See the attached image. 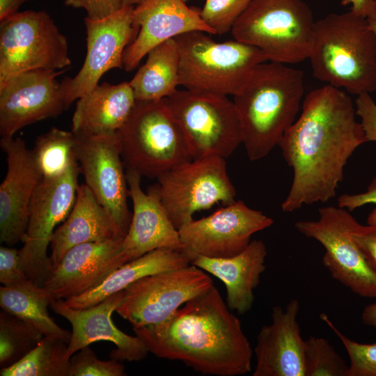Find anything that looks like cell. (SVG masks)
<instances>
[{
  "label": "cell",
  "instance_id": "ba28073f",
  "mask_svg": "<svg viewBox=\"0 0 376 376\" xmlns=\"http://www.w3.org/2000/svg\"><path fill=\"white\" fill-rule=\"evenodd\" d=\"M0 22V84L23 72L71 65L67 39L47 12H17Z\"/></svg>",
  "mask_w": 376,
  "mask_h": 376
},
{
  "label": "cell",
  "instance_id": "836d02e7",
  "mask_svg": "<svg viewBox=\"0 0 376 376\" xmlns=\"http://www.w3.org/2000/svg\"><path fill=\"white\" fill-rule=\"evenodd\" d=\"M320 317L338 338L347 353V376H376V343L354 341L339 331L325 313H321Z\"/></svg>",
  "mask_w": 376,
  "mask_h": 376
},
{
  "label": "cell",
  "instance_id": "4fadbf2b",
  "mask_svg": "<svg viewBox=\"0 0 376 376\" xmlns=\"http://www.w3.org/2000/svg\"><path fill=\"white\" fill-rule=\"evenodd\" d=\"M212 285L209 275L192 265L161 272L144 276L123 290L116 311L133 329L159 324Z\"/></svg>",
  "mask_w": 376,
  "mask_h": 376
},
{
  "label": "cell",
  "instance_id": "5bb4252c",
  "mask_svg": "<svg viewBox=\"0 0 376 376\" xmlns=\"http://www.w3.org/2000/svg\"><path fill=\"white\" fill-rule=\"evenodd\" d=\"M76 136L77 161L85 184L125 237L132 213L128 208L129 187L118 132Z\"/></svg>",
  "mask_w": 376,
  "mask_h": 376
},
{
  "label": "cell",
  "instance_id": "30bf717a",
  "mask_svg": "<svg viewBox=\"0 0 376 376\" xmlns=\"http://www.w3.org/2000/svg\"><path fill=\"white\" fill-rule=\"evenodd\" d=\"M155 186L160 201L174 226L179 230L193 220L195 212L216 203L235 201L225 158L192 159L164 173Z\"/></svg>",
  "mask_w": 376,
  "mask_h": 376
},
{
  "label": "cell",
  "instance_id": "b9f144b4",
  "mask_svg": "<svg viewBox=\"0 0 376 376\" xmlns=\"http://www.w3.org/2000/svg\"><path fill=\"white\" fill-rule=\"evenodd\" d=\"M343 6L351 4L353 13L365 18H369L376 14L375 0H341Z\"/></svg>",
  "mask_w": 376,
  "mask_h": 376
},
{
  "label": "cell",
  "instance_id": "7402d4cb",
  "mask_svg": "<svg viewBox=\"0 0 376 376\" xmlns=\"http://www.w3.org/2000/svg\"><path fill=\"white\" fill-rule=\"evenodd\" d=\"M126 174L133 205L130 228L121 244L126 263L160 248L184 250L178 230L169 219L155 186L145 193L141 187V176L131 170H126Z\"/></svg>",
  "mask_w": 376,
  "mask_h": 376
},
{
  "label": "cell",
  "instance_id": "8d00e7d4",
  "mask_svg": "<svg viewBox=\"0 0 376 376\" xmlns=\"http://www.w3.org/2000/svg\"><path fill=\"white\" fill-rule=\"evenodd\" d=\"M29 280L20 265L19 250L1 246L0 282L3 286L13 287Z\"/></svg>",
  "mask_w": 376,
  "mask_h": 376
},
{
  "label": "cell",
  "instance_id": "60d3db41",
  "mask_svg": "<svg viewBox=\"0 0 376 376\" xmlns=\"http://www.w3.org/2000/svg\"><path fill=\"white\" fill-rule=\"evenodd\" d=\"M338 206L350 212L368 204H376V177L367 187L365 192L349 194H343L337 199Z\"/></svg>",
  "mask_w": 376,
  "mask_h": 376
},
{
  "label": "cell",
  "instance_id": "4316f807",
  "mask_svg": "<svg viewBox=\"0 0 376 376\" xmlns=\"http://www.w3.org/2000/svg\"><path fill=\"white\" fill-rule=\"evenodd\" d=\"M191 265L185 250L160 248L129 261L111 273L100 285L67 299L65 303L75 308L92 306L109 296L125 290L137 280L164 271Z\"/></svg>",
  "mask_w": 376,
  "mask_h": 376
},
{
  "label": "cell",
  "instance_id": "9a60e30c",
  "mask_svg": "<svg viewBox=\"0 0 376 376\" xmlns=\"http://www.w3.org/2000/svg\"><path fill=\"white\" fill-rule=\"evenodd\" d=\"M134 7L123 6L100 19H84L86 55L84 63L75 77H65L60 82L66 109L75 100L97 86L105 72L113 68H123L125 50L139 31L133 26Z\"/></svg>",
  "mask_w": 376,
  "mask_h": 376
},
{
  "label": "cell",
  "instance_id": "8992f818",
  "mask_svg": "<svg viewBox=\"0 0 376 376\" xmlns=\"http://www.w3.org/2000/svg\"><path fill=\"white\" fill-rule=\"evenodd\" d=\"M118 134L126 169L141 176L157 178L193 159L185 136L165 98L136 101Z\"/></svg>",
  "mask_w": 376,
  "mask_h": 376
},
{
  "label": "cell",
  "instance_id": "7a4b0ae2",
  "mask_svg": "<svg viewBox=\"0 0 376 376\" xmlns=\"http://www.w3.org/2000/svg\"><path fill=\"white\" fill-rule=\"evenodd\" d=\"M133 330L149 352L203 375L237 376L251 370V344L214 285L166 320Z\"/></svg>",
  "mask_w": 376,
  "mask_h": 376
},
{
  "label": "cell",
  "instance_id": "6da1fadb",
  "mask_svg": "<svg viewBox=\"0 0 376 376\" xmlns=\"http://www.w3.org/2000/svg\"><path fill=\"white\" fill-rule=\"evenodd\" d=\"M356 115L351 97L342 89L327 84L306 95L300 116L278 145L293 172L281 205L283 212L326 203L336 196L349 158L368 142Z\"/></svg>",
  "mask_w": 376,
  "mask_h": 376
},
{
  "label": "cell",
  "instance_id": "f6af8a7d",
  "mask_svg": "<svg viewBox=\"0 0 376 376\" xmlns=\"http://www.w3.org/2000/svg\"><path fill=\"white\" fill-rule=\"evenodd\" d=\"M366 221L368 225L376 226V207L369 213Z\"/></svg>",
  "mask_w": 376,
  "mask_h": 376
},
{
  "label": "cell",
  "instance_id": "ab89813d",
  "mask_svg": "<svg viewBox=\"0 0 376 376\" xmlns=\"http://www.w3.org/2000/svg\"><path fill=\"white\" fill-rule=\"evenodd\" d=\"M355 109L357 115L361 118L367 141H376V103L369 93L357 95Z\"/></svg>",
  "mask_w": 376,
  "mask_h": 376
},
{
  "label": "cell",
  "instance_id": "f35d334b",
  "mask_svg": "<svg viewBox=\"0 0 376 376\" xmlns=\"http://www.w3.org/2000/svg\"><path fill=\"white\" fill-rule=\"evenodd\" d=\"M66 6L84 9L86 17L91 19L104 18L120 10L123 0H64Z\"/></svg>",
  "mask_w": 376,
  "mask_h": 376
},
{
  "label": "cell",
  "instance_id": "d6a6232c",
  "mask_svg": "<svg viewBox=\"0 0 376 376\" xmlns=\"http://www.w3.org/2000/svg\"><path fill=\"white\" fill-rule=\"evenodd\" d=\"M348 368L327 339L310 336L304 340V376H347Z\"/></svg>",
  "mask_w": 376,
  "mask_h": 376
},
{
  "label": "cell",
  "instance_id": "cb8c5ba5",
  "mask_svg": "<svg viewBox=\"0 0 376 376\" xmlns=\"http://www.w3.org/2000/svg\"><path fill=\"white\" fill-rule=\"evenodd\" d=\"M186 252L191 265L223 282L226 291V303L231 311L242 315L251 308L253 290L266 269L267 251L263 240L251 241L243 251L229 258H209Z\"/></svg>",
  "mask_w": 376,
  "mask_h": 376
},
{
  "label": "cell",
  "instance_id": "e0dca14e",
  "mask_svg": "<svg viewBox=\"0 0 376 376\" xmlns=\"http://www.w3.org/2000/svg\"><path fill=\"white\" fill-rule=\"evenodd\" d=\"M63 70H34L0 84V134L13 136L20 129L61 114L65 106L56 77Z\"/></svg>",
  "mask_w": 376,
  "mask_h": 376
},
{
  "label": "cell",
  "instance_id": "4dcf8cb0",
  "mask_svg": "<svg viewBox=\"0 0 376 376\" xmlns=\"http://www.w3.org/2000/svg\"><path fill=\"white\" fill-rule=\"evenodd\" d=\"M43 179L65 174L77 161V140L72 131L52 127L38 136L31 150Z\"/></svg>",
  "mask_w": 376,
  "mask_h": 376
},
{
  "label": "cell",
  "instance_id": "52a82bcc",
  "mask_svg": "<svg viewBox=\"0 0 376 376\" xmlns=\"http://www.w3.org/2000/svg\"><path fill=\"white\" fill-rule=\"evenodd\" d=\"M313 13L304 0H252L230 32L263 52L269 61L295 64L308 58Z\"/></svg>",
  "mask_w": 376,
  "mask_h": 376
},
{
  "label": "cell",
  "instance_id": "5b68a950",
  "mask_svg": "<svg viewBox=\"0 0 376 376\" xmlns=\"http://www.w3.org/2000/svg\"><path fill=\"white\" fill-rule=\"evenodd\" d=\"M194 31L174 39L180 54L179 84L203 93L235 95L260 63L269 61L258 48L236 40L217 42Z\"/></svg>",
  "mask_w": 376,
  "mask_h": 376
},
{
  "label": "cell",
  "instance_id": "8fae6325",
  "mask_svg": "<svg viewBox=\"0 0 376 376\" xmlns=\"http://www.w3.org/2000/svg\"><path fill=\"white\" fill-rule=\"evenodd\" d=\"M318 215L317 220L297 221L295 228L324 248L322 263L333 279L360 297L376 300V274L352 236L357 221L338 206L320 207Z\"/></svg>",
  "mask_w": 376,
  "mask_h": 376
},
{
  "label": "cell",
  "instance_id": "bcb514c9",
  "mask_svg": "<svg viewBox=\"0 0 376 376\" xmlns=\"http://www.w3.org/2000/svg\"><path fill=\"white\" fill-rule=\"evenodd\" d=\"M370 28L376 34V14L369 18H367Z\"/></svg>",
  "mask_w": 376,
  "mask_h": 376
},
{
  "label": "cell",
  "instance_id": "1f68e13d",
  "mask_svg": "<svg viewBox=\"0 0 376 376\" xmlns=\"http://www.w3.org/2000/svg\"><path fill=\"white\" fill-rule=\"evenodd\" d=\"M45 335L33 324L2 310L0 312V367H9L25 357Z\"/></svg>",
  "mask_w": 376,
  "mask_h": 376
},
{
  "label": "cell",
  "instance_id": "e575fe53",
  "mask_svg": "<svg viewBox=\"0 0 376 376\" xmlns=\"http://www.w3.org/2000/svg\"><path fill=\"white\" fill-rule=\"evenodd\" d=\"M252 0H205L200 15L215 35L231 31Z\"/></svg>",
  "mask_w": 376,
  "mask_h": 376
},
{
  "label": "cell",
  "instance_id": "d6986e66",
  "mask_svg": "<svg viewBox=\"0 0 376 376\" xmlns=\"http://www.w3.org/2000/svg\"><path fill=\"white\" fill-rule=\"evenodd\" d=\"M132 22L139 31L124 52L126 72L136 68L150 50L166 40L194 31L215 35L200 10L188 7L182 0H143L134 7Z\"/></svg>",
  "mask_w": 376,
  "mask_h": 376
},
{
  "label": "cell",
  "instance_id": "3957f363",
  "mask_svg": "<svg viewBox=\"0 0 376 376\" xmlns=\"http://www.w3.org/2000/svg\"><path fill=\"white\" fill-rule=\"evenodd\" d=\"M304 74L288 64H259L234 95L250 161L267 156L294 123L304 95Z\"/></svg>",
  "mask_w": 376,
  "mask_h": 376
},
{
  "label": "cell",
  "instance_id": "7bdbcfd3",
  "mask_svg": "<svg viewBox=\"0 0 376 376\" xmlns=\"http://www.w3.org/2000/svg\"><path fill=\"white\" fill-rule=\"evenodd\" d=\"M31 0H0V21L17 13L19 7Z\"/></svg>",
  "mask_w": 376,
  "mask_h": 376
},
{
  "label": "cell",
  "instance_id": "7dc6e473",
  "mask_svg": "<svg viewBox=\"0 0 376 376\" xmlns=\"http://www.w3.org/2000/svg\"><path fill=\"white\" fill-rule=\"evenodd\" d=\"M143 0H123V5L135 6L136 5L140 3Z\"/></svg>",
  "mask_w": 376,
  "mask_h": 376
},
{
  "label": "cell",
  "instance_id": "484cf974",
  "mask_svg": "<svg viewBox=\"0 0 376 376\" xmlns=\"http://www.w3.org/2000/svg\"><path fill=\"white\" fill-rule=\"evenodd\" d=\"M136 102L130 81L98 84L78 99L72 131L78 135L117 132L128 119Z\"/></svg>",
  "mask_w": 376,
  "mask_h": 376
},
{
  "label": "cell",
  "instance_id": "83f0119b",
  "mask_svg": "<svg viewBox=\"0 0 376 376\" xmlns=\"http://www.w3.org/2000/svg\"><path fill=\"white\" fill-rule=\"evenodd\" d=\"M146 62L130 84L136 101H158L177 91L180 54L174 38L157 45L148 53Z\"/></svg>",
  "mask_w": 376,
  "mask_h": 376
},
{
  "label": "cell",
  "instance_id": "ac0fdd59",
  "mask_svg": "<svg viewBox=\"0 0 376 376\" xmlns=\"http://www.w3.org/2000/svg\"><path fill=\"white\" fill-rule=\"evenodd\" d=\"M0 146L7 162L0 186V241L10 246L25 240L29 205L42 177L21 137H1Z\"/></svg>",
  "mask_w": 376,
  "mask_h": 376
},
{
  "label": "cell",
  "instance_id": "f546056e",
  "mask_svg": "<svg viewBox=\"0 0 376 376\" xmlns=\"http://www.w3.org/2000/svg\"><path fill=\"white\" fill-rule=\"evenodd\" d=\"M68 343L55 336H44L39 343L16 363L1 368V376H68Z\"/></svg>",
  "mask_w": 376,
  "mask_h": 376
},
{
  "label": "cell",
  "instance_id": "2e32d148",
  "mask_svg": "<svg viewBox=\"0 0 376 376\" xmlns=\"http://www.w3.org/2000/svg\"><path fill=\"white\" fill-rule=\"evenodd\" d=\"M274 224L263 212L242 201L221 207L206 217L182 226L179 235L185 250L209 258H229L243 251L251 236Z\"/></svg>",
  "mask_w": 376,
  "mask_h": 376
},
{
  "label": "cell",
  "instance_id": "681fc988",
  "mask_svg": "<svg viewBox=\"0 0 376 376\" xmlns=\"http://www.w3.org/2000/svg\"><path fill=\"white\" fill-rule=\"evenodd\" d=\"M375 3H376V0H375Z\"/></svg>",
  "mask_w": 376,
  "mask_h": 376
},
{
  "label": "cell",
  "instance_id": "44dd1931",
  "mask_svg": "<svg viewBox=\"0 0 376 376\" xmlns=\"http://www.w3.org/2000/svg\"><path fill=\"white\" fill-rule=\"evenodd\" d=\"M123 238L87 242L68 250L54 265L43 288L54 299H67L100 285L126 263L121 253Z\"/></svg>",
  "mask_w": 376,
  "mask_h": 376
},
{
  "label": "cell",
  "instance_id": "d4e9b609",
  "mask_svg": "<svg viewBox=\"0 0 376 376\" xmlns=\"http://www.w3.org/2000/svg\"><path fill=\"white\" fill-rule=\"evenodd\" d=\"M123 237L108 212L84 183L79 185L74 206L52 237L50 259L58 264L72 247Z\"/></svg>",
  "mask_w": 376,
  "mask_h": 376
},
{
  "label": "cell",
  "instance_id": "c3c4849f",
  "mask_svg": "<svg viewBox=\"0 0 376 376\" xmlns=\"http://www.w3.org/2000/svg\"><path fill=\"white\" fill-rule=\"evenodd\" d=\"M182 1L185 2V1H188V0H182Z\"/></svg>",
  "mask_w": 376,
  "mask_h": 376
},
{
  "label": "cell",
  "instance_id": "9c48e42d",
  "mask_svg": "<svg viewBox=\"0 0 376 376\" xmlns=\"http://www.w3.org/2000/svg\"><path fill=\"white\" fill-rule=\"evenodd\" d=\"M166 99L180 125L193 159L226 158L242 143L240 118L226 95L177 90Z\"/></svg>",
  "mask_w": 376,
  "mask_h": 376
},
{
  "label": "cell",
  "instance_id": "f1b7e54d",
  "mask_svg": "<svg viewBox=\"0 0 376 376\" xmlns=\"http://www.w3.org/2000/svg\"><path fill=\"white\" fill-rule=\"evenodd\" d=\"M54 299L31 280L13 287L1 286L0 306L40 329L45 336L60 337L69 343L71 332L59 327L50 317L48 306Z\"/></svg>",
  "mask_w": 376,
  "mask_h": 376
},
{
  "label": "cell",
  "instance_id": "603a6c76",
  "mask_svg": "<svg viewBox=\"0 0 376 376\" xmlns=\"http://www.w3.org/2000/svg\"><path fill=\"white\" fill-rule=\"evenodd\" d=\"M299 309L297 299H291L284 309L273 306L271 324L263 326L257 336L253 376H304Z\"/></svg>",
  "mask_w": 376,
  "mask_h": 376
},
{
  "label": "cell",
  "instance_id": "ffe728a7",
  "mask_svg": "<svg viewBox=\"0 0 376 376\" xmlns=\"http://www.w3.org/2000/svg\"><path fill=\"white\" fill-rule=\"evenodd\" d=\"M123 296V290L84 308L70 307L63 299L52 300L51 308L72 325L67 353L69 359L81 348L101 340L110 341L116 346L110 353L112 359L132 362L146 358L149 352L142 340L137 336L123 332L112 321V313L116 311Z\"/></svg>",
  "mask_w": 376,
  "mask_h": 376
},
{
  "label": "cell",
  "instance_id": "277c9868",
  "mask_svg": "<svg viewBox=\"0 0 376 376\" xmlns=\"http://www.w3.org/2000/svg\"><path fill=\"white\" fill-rule=\"evenodd\" d=\"M308 59L321 81L357 95L376 91V34L352 10L315 21Z\"/></svg>",
  "mask_w": 376,
  "mask_h": 376
},
{
  "label": "cell",
  "instance_id": "7c38bea8",
  "mask_svg": "<svg viewBox=\"0 0 376 376\" xmlns=\"http://www.w3.org/2000/svg\"><path fill=\"white\" fill-rule=\"evenodd\" d=\"M79 173L77 163L58 178H42L31 200L19 263L28 278L39 286L43 287L52 268L47 248L57 226L65 220L74 206Z\"/></svg>",
  "mask_w": 376,
  "mask_h": 376
},
{
  "label": "cell",
  "instance_id": "d590c367",
  "mask_svg": "<svg viewBox=\"0 0 376 376\" xmlns=\"http://www.w3.org/2000/svg\"><path fill=\"white\" fill-rule=\"evenodd\" d=\"M124 366L115 359L102 361L89 346L75 353L70 359L68 376H125Z\"/></svg>",
  "mask_w": 376,
  "mask_h": 376
},
{
  "label": "cell",
  "instance_id": "74e56055",
  "mask_svg": "<svg viewBox=\"0 0 376 376\" xmlns=\"http://www.w3.org/2000/svg\"><path fill=\"white\" fill-rule=\"evenodd\" d=\"M352 236L368 265L376 274V226L361 225L357 221L352 231Z\"/></svg>",
  "mask_w": 376,
  "mask_h": 376
},
{
  "label": "cell",
  "instance_id": "ee69618b",
  "mask_svg": "<svg viewBox=\"0 0 376 376\" xmlns=\"http://www.w3.org/2000/svg\"><path fill=\"white\" fill-rule=\"evenodd\" d=\"M363 324L376 331V301L366 305L361 315Z\"/></svg>",
  "mask_w": 376,
  "mask_h": 376
}]
</instances>
